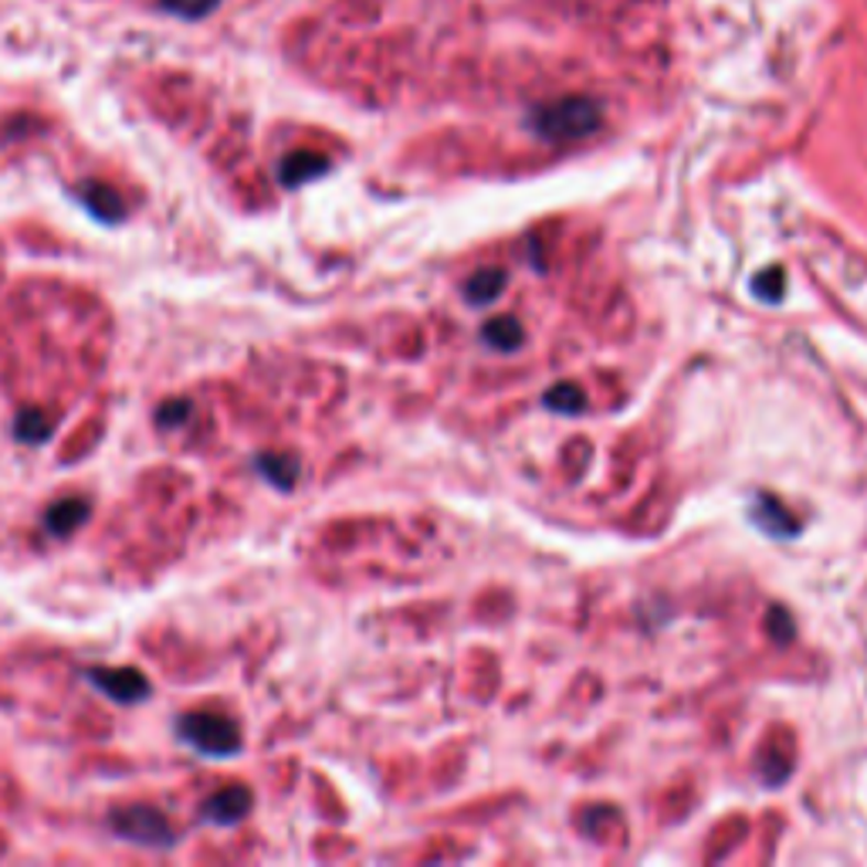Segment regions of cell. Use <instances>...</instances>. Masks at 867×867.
I'll use <instances>...</instances> for the list:
<instances>
[{
  "instance_id": "cell-1",
  "label": "cell",
  "mask_w": 867,
  "mask_h": 867,
  "mask_svg": "<svg viewBox=\"0 0 867 867\" xmlns=\"http://www.w3.org/2000/svg\"><path fill=\"white\" fill-rule=\"evenodd\" d=\"M600 126V106L583 96L545 102L532 112V129L550 143H573L583 136L597 132Z\"/></svg>"
},
{
  "instance_id": "cell-2",
  "label": "cell",
  "mask_w": 867,
  "mask_h": 867,
  "mask_svg": "<svg viewBox=\"0 0 867 867\" xmlns=\"http://www.w3.org/2000/svg\"><path fill=\"white\" fill-rule=\"evenodd\" d=\"M180 733H184L187 743H194L197 749L210 752V756H231L241 749V736L238 725L224 715L214 712H194L180 718Z\"/></svg>"
},
{
  "instance_id": "cell-11",
  "label": "cell",
  "mask_w": 867,
  "mask_h": 867,
  "mask_svg": "<svg viewBox=\"0 0 867 867\" xmlns=\"http://www.w3.org/2000/svg\"><path fill=\"white\" fill-rule=\"evenodd\" d=\"M85 204L93 207L99 217H122V201L106 187H96V184L85 187Z\"/></svg>"
},
{
  "instance_id": "cell-9",
  "label": "cell",
  "mask_w": 867,
  "mask_h": 867,
  "mask_svg": "<svg viewBox=\"0 0 867 867\" xmlns=\"http://www.w3.org/2000/svg\"><path fill=\"white\" fill-rule=\"evenodd\" d=\"M220 0H160V8L173 18H184V21H204Z\"/></svg>"
},
{
  "instance_id": "cell-5",
  "label": "cell",
  "mask_w": 867,
  "mask_h": 867,
  "mask_svg": "<svg viewBox=\"0 0 867 867\" xmlns=\"http://www.w3.org/2000/svg\"><path fill=\"white\" fill-rule=\"evenodd\" d=\"M248 806H251V793L245 787H227V790H220L217 796L207 800L204 813L210 820H217V824H238V820L248 813Z\"/></svg>"
},
{
  "instance_id": "cell-3",
  "label": "cell",
  "mask_w": 867,
  "mask_h": 867,
  "mask_svg": "<svg viewBox=\"0 0 867 867\" xmlns=\"http://www.w3.org/2000/svg\"><path fill=\"white\" fill-rule=\"evenodd\" d=\"M116 831L132 837V841H140V844H153V847L173 844V831L166 827V820L156 810H147V806L122 810L116 816Z\"/></svg>"
},
{
  "instance_id": "cell-7",
  "label": "cell",
  "mask_w": 867,
  "mask_h": 867,
  "mask_svg": "<svg viewBox=\"0 0 867 867\" xmlns=\"http://www.w3.org/2000/svg\"><path fill=\"white\" fill-rule=\"evenodd\" d=\"M522 339H525V333H522V326H519V318H512V315H501V318H491V323L485 326V343H491L495 349H519L522 346Z\"/></svg>"
},
{
  "instance_id": "cell-12",
  "label": "cell",
  "mask_w": 867,
  "mask_h": 867,
  "mask_svg": "<svg viewBox=\"0 0 867 867\" xmlns=\"http://www.w3.org/2000/svg\"><path fill=\"white\" fill-rule=\"evenodd\" d=\"M783 285H787V279H783V271H780V268H766V271H762V279L752 282L756 295L766 299V302H780V299H783Z\"/></svg>"
},
{
  "instance_id": "cell-6",
  "label": "cell",
  "mask_w": 867,
  "mask_h": 867,
  "mask_svg": "<svg viewBox=\"0 0 867 867\" xmlns=\"http://www.w3.org/2000/svg\"><path fill=\"white\" fill-rule=\"evenodd\" d=\"M329 170V160L326 156H318V153H292L285 163H282V184L289 187H299L305 184V180L318 176V173H326Z\"/></svg>"
},
{
  "instance_id": "cell-8",
  "label": "cell",
  "mask_w": 867,
  "mask_h": 867,
  "mask_svg": "<svg viewBox=\"0 0 867 867\" xmlns=\"http://www.w3.org/2000/svg\"><path fill=\"white\" fill-rule=\"evenodd\" d=\"M501 289H506V271H501V268H485L465 285L472 302H491Z\"/></svg>"
},
{
  "instance_id": "cell-13",
  "label": "cell",
  "mask_w": 867,
  "mask_h": 867,
  "mask_svg": "<svg viewBox=\"0 0 867 867\" xmlns=\"http://www.w3.org/2000/svg\"><path fill=\"white\" fill-rule=\"evenodd\" d=\"M82 512H85V506L78 498H68V501H62V506H55L52 509V529H58V532H68L78 519H82Z\"/></svg>"
},
{
  "instance_id": "cell-4",
  "label": "cell",
  "mask_w": 867,
  "mask_h": 867,
  "mask_svg": "<svg viewBox=\"0 0 867 867\" xmlns=\"http://www.w3.org/2000/svg\"><path fill=\"white\" fill-rule=\"evenodd\" d=\"M93 681L99 684V689H102L109 698H116V702H122V705L150 695L147 678H143L140 671H132V668H116V671H102V668H99V671H93Z\"/></svg>"
},
{
  "instance_id": "cell-10",
  "label": "cell",
  "mask_w": 867,
  "mask_h": 867,
  "mask_svg": "<svg viewBox=\"0 0 867 867\" xmlns=\"http://www.w3.org/2000/svg\"><path fill=\"white\" fill-rule=\"evenodd\" d=\"M545 407H550V410H560V414H579V410L586 407V397H583L576 387L563 383V387H556V390L545 393Z\"/></svg>"
}]
</instances>
